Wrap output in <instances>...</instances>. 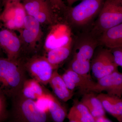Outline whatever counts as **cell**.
I'll list each match as a JSON object with an SVG mask.
<instances>
[{"label": "cell", "instance_id": "1", "mask_svg": "<svg viewBox=\"0 0 122 122\" xmlns=\"http://www.w3.org/2000/svg\"><path fill=\"white\" fill-rule=\"evenodd\" d=\"M26 72L20 59L0 57V92L9 97L17 95L26 79Z\"/></svg>", "mask_w": 122, "mask_h": 122}, {"label": "cell", "instance_id": "2", "mask_svg": "<svg viewBox=\"0 0 122 122\" xmlns=\"http://www.w3.org/2000/svg\"><path fill=\"white\" fill-rule=\"evenodd\" d=\"M105 0H82L74 7H68L63 13L71 25L82 28L86 26L98 15Z\"/></svg>", "mask_w": 122, "mask_h": 122}, {"label": "cell", "instance_id": "3", "mask_svg": "<svg viewBox=\"0 0 122 122\" xmlns=\"http://www.w3.org/2000/svg\"><path fill=\"white\" fill-rule=\"evenodd\" d=\"M12 98V116L14 122H45L47 113L40 110L34 100L27 98L19 93Z\"/></svg>", "mask_w": 122, "mask_h": 122}, {"label": "cell", "instance_id": "4", "mask_svg": "<svg viewBox=\"0 0 122 122\" xmlns=\"http://www.w3.org/2000/svg\"><path fill=\"white\" fill-rule=\"evenodd\" d=\"M122 1L105 0L91 33L97 38L104 31L122 23Z\"/></svg>", "mask_w": 122, "mask_h": 122}, {"label": "cell", "instance_id": "5", "mask_svg": "<svg viewBox=\"0 0 122 122\" xmlns=\"http://www.w3.org/2000/svg\"><path fill=\"white\" fill-rule=\"evenodd\" d=\"M41 25L34 17L27 15L23 27L17 30L22 45L21 58L36 54L43 35Z\"/></svg>", "mask_w": 122, "mask_h": 122}, {"label": "cell", "instance_id": "6", "mask_svg": "<svg viewBox=\"0 0 122 122\" xmlns=\"http://www.w3.org/2000/svg\"><path fill=\"white\" fill-rule=\"evenodd\" d=\"M26 72L41 84L49 83L54 70L45 56L36 54L20 59Z\"/></svg>", "mask_w": 122, "mask_h": 122}, {"label": "cell", "instance_id": "7", "mask_svg": "<svg viewBox=\"0 0 122 122\" xmlns=\"http://www.w3.org/2000/svg\"><path fill=\"white\" fill-rule=\"evenodd\" d=\"M98 46L97 38L91 33L81 34L74 41L72 60L91 65V61Z\"/></svg>", "mask_w": 122, "mask_h": 122}, {"label": "cell", "instance_id": "8", "mask_svg": "<svg viewBox=\"0 0 122 122\" xmlns=\"http://www.w3.org/2000/svg\"><path fill=\"white\" fill-rule=\"evenodd\" d=\"M27 15L41 24L52 25L57 22L55 11L48 0H24L22 3Z\"/></svg>", "mask_w": 122, "mask_h": 122}, {"label": "cell", "instance_id": "9", "mask_svg": "<svg viewBox=\"0 0 122 122\" xmlns=\"http://www.w3.org/2000/svg\"><path fill=\"white\" fill-rule=\"evenodd\" d=\"M27 15L20 1L8 2L5 5L0 16V22L5 28L12 30H18L24 25Z\"/></svg>", "mask_w": 122, "mask_h": 122}, {"label": "cell", "instance_id": "10", "mask_svg": "<svg viewBox=\"0 0 122 122\" xmlns=\"http://www.w3.org/2000/svg\"><path fill=\"white\" fill-rule=\"evenodd\" d=\"M110 49H102L95 55L91 63V70L97 80L118 70Z\"/></svg>", "mask_w": 122, "mask_h": 122}, {"label": "cell", "instance_id": "11", "mask_svg": "<svg viewBox=\"0 0 122 122\" xmlns=\"http://www.w3.org/2000/svg\"><path fill=\"white\" fill-rule=\"evenodd\" d=\"M102 91L106 92L107 94L111 96L122 97V73L117 70L98 79L97 82L89 87L86 93L93 92L100 93Z\"/></svg>", "mask_w": 122, "mask_h": 122}, {"label": "cell", "instance_id": "12", "mask_svg": "<svg viewBox=\"0 0 122 122\" xmlns=\"http://www.w3.org/2000/svg\"><path fill=\"white\" fill-rule=\"evenodd\" d=\"M0 46L10 60L17 61L21 58L22 45L19 36L6 28L0 30Z\"/></svg>", "mask_w": 122, "mask_h": 122}, {"label": "cell", "instance_id": "13", "mask_svg": "<svg viewBox=\"0 0 122 122\" xmlns=\"http://www.w3.org/2000/svg\"><path fill=\"white\" fill-rule=\"evenodd\" d=\"M51 28L44 44V48L47 52L66 45L72 38L68 25L57 22L51 25Z\"/></svg>", "mask_w": 122, "mask_h": 122}, {"label": "cell", "instance_id": "14", "mask_svg": "<svg viewBox=\"0 0 122 122\" xmlns=\"http://www.w3.org/2000/svg\"><path fill=\"white\" fill-rule=\"evenodd\" d=\"M97 40L99 46L110 49L122 46V23L104 31Z\"/></svg>", "mask_w": 122, "mask_h": 122}, {"label": "cell", "instance_id": "15", "mask_svg": "<svg viewBox=\"0 0 122 122\" xmlns=\"http://www.w3.org/2000/svg\"><path fill=\"white\" fill-rule=\"evenodd\" d=\"M105 111L107 112L118 121L122 122V99L121 98L111 96L102 92L97 95Z\"/></svg>", "mask_w": 122, "mask_h": 122}, {"label": "cell", "instance_id": "16", "mask_svg": "<svg viewBox=\"0 0 122 122\" xmlns=\"http://www.w3.org/2000/svg\"><path fill=\"white\" fill-rule=\"evenodd\" d=\"M74 41L73 39L72 38L66 45L47 52V56L46 57L54 70L57 69L59 65L69 56L72 51Z\"/></svg>", "mask_w": 122, "mask_h": 122}, {"label": "cell", "instance_id": "17", "mask_svg": "<svg viewBox=\"0 0 122 122\" xmlns=\"http://www.w3.org/2000/svg\"><path fill=\"white\" fill-rule=\"evenodd\" d=\"M49 83L56 96L62 101L67 102L73 96L74 92L68 89L57 69L54 71Z\"/></svg>", "mask_w": 122, "mask_h": 122}, {"label": "cell", "instance_id": "18", "mask_svg": "<svg viewBox=\"0 0 122 122\" xmlns=\"http://www.w3.org/2000/svg\"><path fill=\"white\" fill-rule=\"evenodd\" d=\"M67 116L70 122H94L87 107L78 100L74 101Z\"/></svg>", "mask_w": 122, "mask_h": 122}, {"label": "cell", "instance_id": "19", "mask_svg": "<svg viewBox=\"0 0 122 122\" xmlns=\"http://www.w3.org/2000/svg\"><path fill=\"white\" fill-rule=\"evenodd\" d=\"M41 84L34 79H26L20 93L27 98L36 100L48 92Z\"/></svg>", "mask_w": 122, "mask_h": 122}, {"label": "cell", "instance_id": "20", "mask_svg": "<svg viewBox=\"0 0 122 122\" xmlns=\"http://www.w3.org/2000/svg\"><path fill=\"white\" fill-rule=\"evenodd\" d=\"M81 102L87 107L94 117L105 115V111L102 104L94 92H89L83 94Z\"/></svg>", "mask_w": 122, "mask_h": 122}, {"label": "cell", "instance_id": "21", "mask_svg": "<svg viewBox=\"0 0 122 122\" xmlns=\"http://www.w3.org/2000/svg\"><path fill=\"white\" fill-rule=\"evenodd\" d=\"M70 77L76 88H79V92L83 94L86 92L87 89L92 86L95 82L92 78L87 77L76 73L73 71L68 68L65 71Z\"/></svg>", "mask_w": 122, "mask_h": 122}, {"label": "cell", "instance_id": "22", "mask_svg": "<svg viewBox=\"0 0 122 122\" xmlns=\"http://www.w3.org/2000/svg\"><path fill=\"white\" fill-rule=\"evenodd\" d=\"M49 112L55 122H63L67 115L65 108L54 96L49 107Z\"/></svg>", "mask_w": 122, "mask_h": 122}, {"label": "cell", "instance_id": "23", "mask_svg": "<svg viewBox=\"0 0 122 122\" xmlns=\"http://www.w3.org/2000/svg\"><path fill=\"white\" fill-rule=\"evenodd\" d=\"M53 96L48 92L36 99L35 102L38 108L40 110L48 113Z\"/></svg>", "mask_w": 122, "mask_h": 122}, {"label": "cell", "instance_id": "24", "mask_svg": "<svg viewBox=\"0 0 122 122\" xmlns=\"http://www.w3.org/2000/svg\"><path fill=\"white\" fill-rule=\"evenodd\" d=\"M8 116L6 97L4 95L0 92V122L6 120Z\"/></svg>", "mask_w": 122, "mask_h": 122}, {"label": "cell", "instance_id": "25", "mask_svg": "<svg viewBox=\"0 0 122 122\" xmlns=\"http://www.w3.org/2000/svg\"><path fill=\"white\" fill-rule=\"evenodd\" d=\"M113 56L114 61L118 66L122 67V46L110 49Z\"/></svg>", "mask_w": 122, "mask_h": 122}, {"label": "cell", "instance_id": "26", "mask_svg": "<svg viewBox=\"0 0 122 122\" xmlns=\"http://www.w3.org/2000/svg\"><path fill=\"white\" fill-rule=\"evenodd\" d=\"M48 1L55 12L58 11L62 12L63 13L68 7L63 0H48Z\"/></svg>", "mask_w": 122, "mask_h": 122}, {"label": "cell", "instance_id": "27", "mask_svg": "<svg viewBox=\"0 0 122 122\" xmlns=\"http://www.w3.org/2000/svg\"><path fill=\"white\" fill-rule=\"evenodd\" d=\"M61 76L68 89L71 91L74 92L76 88V85L70 76L66 72Z\"/></svg>", "mask_w": 122, "mask_h": 122}, {"label": "cell", "instance_id": "28", "mask_svg": "<svg viewBox=\"0 0 122 122\" xmlns=\"http://www.w3.org/2000/svg\"><path fill=\"white\" fill-rule=\"evenodd\" d=\"M94 122H111V120L109 119L106 117L105 115H101L100 116L94 117Z\"/></svg>", "mask_w": 122, "mask_h": 122}, {"label": "cell", "instance_id": "29", "mask_svg": "<svg viewBox=\"0 0 122 122\" xmlns=\"http://www.w3.org/2000/svg\"><path fill=\"white\" fill-rule=\"evenodd\" d=\"M5 7V4L3 0H0V16L1 15Z\"/></svg>", "mask_w": 122, "mask_h": 122}, {"label": "cell", "instance_id": "30", "mask_svg": "<svg viewBox=\"0 0 122 122\" xmlns=\"http://www.w3.org/2000/svg\"><path fill=\"white\" fill-rule=\"evenodd\" d=\"M79 0H66L68 4V7H72V5L74 4L75 2Z\"/></svg>", "mask_w": 122, "mask_h": 122}, {"label": "cell", "instance_id": "31", "mask_svg": "<svg viewBox=\"0 0 122 122\" xmlns=\"http://www.w3.org/2000/svg\"><path fill=\"white\" fill-rule=\"evenodd\" d=\"M4 2L5 5V4L8 2H18V1H20L21 0H3Z\"/></svg>", "mask_w": 122, "mask_h": 122}, {"label": "cell", "instance_id": "32", "mask_svg": "<svg viewBox=\"0 0 122 122\" xmlns=\"http://www.w3.org/2000/svg\"><path fill=\"white\" fill-rule=\"evenodd\" d=\"M2 24L0 22V30L2 28ZM1 51H2V49H1L0 47V57H1L0 56L1 54Z\"/></svg>", "mask_w": 122, "mask_h": 122}, {"label": "cell", "instance_id": "33", "mask_svg": "<svg viewBox=\"0 0 122 122\" xmlns=\"http://www.w3.org/2000/svg\"><path fill=\"white\" fill-rule=\"evenodd\" d=\"M118 0V1H122V0Z\"/></svg>", "mask_w": 122, "mask_h": 122}]
</instances>
